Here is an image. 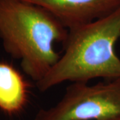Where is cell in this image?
Listing matches in <instances>:
<instances>
[{
  "label": "cell",
  "instance_id": "cell-1",
  "mask_svg": "<svg viewBox=\"0 0 120 120\" xmlns=\"http://www.w3.org/2000/svg\"><path fill=\"white\" fill-rule=\"evenodd\" d=\"M69 30L64 54L36 86L44 92L65 82L120 78L115 49L120 38V7L105 17Z\"/></svg>",
  "mask_w": 120,
  "mask_h": 120
},
{
  "label": "cell",
  "instance_id": "cell-5",
  "mask_svg": "<svg viewBox=\"0 0 120 120\" xmlns=\"http://www.w3.org/2000/svg\"><path fill=\"white\" fill-rule=\"evenodd\" d=\"M28 84L20 72L0 61V109L8 114L20 112L26 105Z\"/></svg>",
  "mask_w": 120,
  "mask_h": 120
},
{
  "label": "cell",
  "instance_id": "cell-6",
  "mask_svg": "<svg viewBox=\"0 0 120 120\" xmlns=\"http://www.w3.org/2000/svg\"><path fill=\"white\" fill-rule=\"evenodd\" d=\"M107 120H120V117H114V118H112V119Z\"/></svg>",
  "mask_w": 120,
  "mask_h": 120
},
{
  "label": "cell",
  "instance_id": "cell-3",
  "mask_svg": "<svg viewBox=\"0 0 120 120\" xmlns=\"http://www.w3.org/2000/svg\"><path fill=\"white\" fill-rule=\"evenodd\" d=\"M120 117V78L89 85L71 82L55 105L41 109L34 120H107Z\"/></svg>",
  "mask_w": 120,
  "mask_h": 120
},
{
  "label": "cell",
  "instance_id": "cell-4",
  "mask_svg": "<svg viewBox=\"0 0 120 120\" xmlns=\"http://www.w3.org/2000/svg\"><path fill=\"white\" fill-rule=\"evenodd\" d=\"M39 5L70 30L105 17L120 7V0H23Z\"/></svg>",
  "mask_w": 120,
  "mask_h": 120
},
{
  "label": "cell",
  "instance_id": "cell-2",
  "mask_svg": "<svg viewBox=\"0 0 120 120\" xmlns=\"http://www.w3.org/2000/svg\"><path fill=\"white\" fill-rule=\"evenodd\" d=\"M69 30L43 8L23 0H0V39L5 52L20 61L22 70L40 81L60 59L53 47Z\"/></svg>",
  "mask_w": 120,
  "mask_h": 120
}]
</instances>
